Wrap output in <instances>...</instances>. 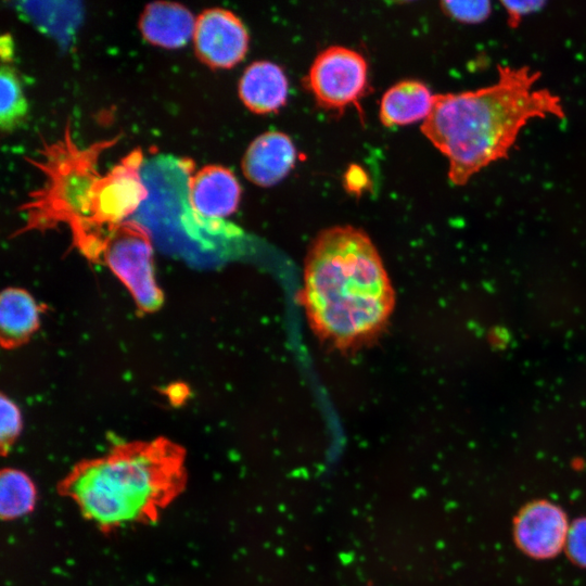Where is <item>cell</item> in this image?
Masks as SVG:
<instances>
[{"label": "cell", "instance_id": "6da1fadb", "mask_svg": "<svg viewBox=\"0 0 586 586\" xmlns=\"http://www.w3.org/2000/svg\"><path fill=\"white\" fill-rule=\"evenodd\" d=\"M498 80L476 90L436 94L421 130L446 156L448 178L466 184L476 173L507 156L532 118L565 117L560 98L536 89L539 73L501 66Z\"/></svg>", "mask_w": 586, "mask_h": 586}, {"label": "cell", "instance_id": "7a4b0ae2", "mask_svg": "<svg viewBox=\"0 0 586 586\" xmlns=\"http://www.w3.org/2000/svg\"><path fill=\"white\" fill-rule=\"evenodd\" d=\"M304 307L314 331L339 348L378 334L394 306V291L381 257L361 230L326 229L305 262Z\"/></svg>", "mask_w": 586, "mask_h": 586}, {"label": "cell", "instance_id": "3957f363", "mask_svg": "<svg viewBox=\"0 0 586 586\" xmlns=\"http://www.w3.org/2000/svg\"><path fill=\"white\" fill-rule=\"evenodd\" d=\"M184 453L166 438L130 443L80 462L62 481V494L103 528L153 521L184 485Z\"/></svg>", "mask_w": 586, "mask_h": 586}, {"label": "cell", "instance_id": "277c9868", "mask_svg": "<svg viewBox=\"0 0 586 586\" xmlns=\"http://www.w3.org/2000/svg\"><path fill=\"white\" fill-rule=\"evenodd\" d=\"M117 140L118 137L79 149L72 141L67 124L62 140L52 144L42 141L41 160H27L44 174V182L20 207L26 214V225L20 232L66 224L73 241L79 238L87 227L94 186L101 176L97 170L99 155Z\"/></svg>", "mask_w": 586, "mask_h": 586}, {"label": "cell", "instance_id": "5b68a950", "mask_svg": "<svg viewBox=\"0 0 586 586\" xmlns=\"http://www.w3.org/2000/svg\"><path fill=\"white\" fill-rule=\"evenodd\" d=\"M142 158L141 149H135L98 179L87 227L74 241L90 260L98 262L105 237L146 199L139 175Z\"/></svg>", "mask_w": 586, "mask_h": 586}, {"label": "cell", "instance_id": "8992f818", "mask_svg": "<svg viewBox=\"0 0 586 586\" xmlns=\"http://www.w3.org/2000/svg\"><path fill=\"white\" fill-rule=\"evenodd\" d=\"M99 260L129 290L138 307L155 311L164 297L154 276L153 247L148 230L135 220H125L105 237Z\"/></svg>", "mask_w": 586, "mask_h": 586}, {"label": "cell", "instance_id": "52a82bcc", "mask_svg": "<svg viewBox=\"0 0 586 586\" xmlns=\"http://www.w3.org/2000/svg\"><path fill=\"white\" fill-rule=\"evenodd\" d=\"M305 84L320 106L343 111L368 88L367 61L352 49L329 47L314 60Z\"/></svg>", "mask_w": 586, "mask_h": 586}, {"label": "cell", "instance_id": "ba28073f", "mask_svg": "<svg viewBox=\"0 0 586 586\" xmlns=\"http://www.w3.org/2000/svg\"><path fill=\"white\" fill-rule=\"evenodd\" d=\"M193 41L202 63L211 68H231L246 55L249 33L234 13L213 8L196 17Z\"/></svg>", "mask_w": 586, "mask_h": 586}, {"label": "cell", "instance_id": "9c48e42d", "mask_svg": "<svg viewBox=\"0 0 586 586\" xmlns=\"http://www.w3.org/2000/svg\"><path fill=\"white\" fill-rule=\"evenodd\" d=\"M569 521L564 510L547 500L525 504L513 519L512 534L518 549L530 558L548 560L565 546Z\"/></svg>", "mask_w": 586, "mask_h": 586}, {"label": "cell", "instance_id": "30bf717a", "mask_svg": "<svg viewBox=\"0 0 586 586\" xmlns=\"http://www.w3.org/2000/svg\"><path fill=\"white\" fill-rule=\"evenodd\" d=\"M241 186L228 168L206 165L192 175L188 199L195 219H220L233 214L241 199ZM206 224V222H205Z\"/></svg>", "mask_w": 586, "mask_h": 586}, {"label": "cell", "instance_id": "8fae6325", "mask_svg": "<svg viewBox=\"0 0 586 586\" xmlns=\"http://www.w3.org/2000/svg\"><path fill=\"white\" fill-rule=\"evenodd\" d=\"M295 161L296 149L291 138L281 131H266L251 142L241 166L247 180L270 187L290 173Z\"/></svg>", "mask_w": 586, "mask_h": 586}, {"label": "cell", "instance_id": "7c38bea8", "mask_svg": "<svg viewBox=\"0 0 586 586\" xmlns=\"http://www.w3.org/2000/svg\"><path fill=\"white\" fill-rule=\"evenodd\" d=\"M195 21L193 14L179 3L155 1L145 5L139 29L148 42L177 49L186 46L193 36Z\"/></svg>", "mask_w": 586, "mask_h": 586}, {"label": "cell", "instance_id": "4fadbf2b", "mask_svg": "<svg viewBox=\"0 0 586 586\" xmlns=\"http://www.w3.org/2000/svg\"><path fill=\"white\" fill-rule=\"evenodd\" d=\"M288 88V78L281 67L269 61H256L244 71L239 95L251 112L268 114L285 104Z\"/></svg>", "mask_w": 586, "mask_h": 586}, {"label": "cell", "instance_id": "5bb4252c", "mask_svg": "<svg viewBox=\"0 0 586 586\" xmlns=\"http://www.w3.org/2000/svg\"><path fill=\"white\" fill-rule=\"evenodd\" d=\"M434 98L430 89L420 81H399L383 94L380 120L386 127L424 120L432 111Z\"/></svg>", "mask_w": 586, "mask_h": 586}, {"label": "cell", "instance_id": "9a60e30c", "mask_svg": "<svg viewBox=\"0 0 586 586\" xmlns=\"http://www.w3.org/2000/svg\"><path fill=\"white\" fill-rule=\"evenodd\" d=\"M39 326V307L23 289L8 288L0 297V339L4 348L25 343Z\"/></svg>", "mask_w": 586, "mask_h": 586}, {"label": "cell", "instance_id": "2e32d148", "mask_svg": "<svg viewBox=\"0 0 586 586\" xmlns=\"http://www.w3.org/2000/svg\"><path fill=\"white\" fill-rule=\"evenodd\" d=\"M37 498L35 484L21 470L7 468L0 475V514L14 520L31 512Z\"/></svg>", "mask_w": 586, "mask_h": 586}, {"label": "cell", "instance_id": "e0dca14e", "mask_svg": "<svg viewBox=\"0 0 586 586\" xmlns=\"http://www.w3.org/2000/svg\"><path fill=\"white\" fill-rule=\"evenodd\" d=\"M0 126L2 131H12L27 115V102L14 68L2 64L0 73Z\"/></svg>", "mask_w": 586, "mask_h": 586}, {"label": "cell", "instance_id": "ac0fdd59", "mask_svg": "<svg viewBox=\"0 0 586 586\" xmlns=\"http://www.w3.org/2000/svg\"><path fill=\"white\" fill-rule=\"evenodd\" d=\"M0 403V441L2 453H5L21 433L22 416L17 406L3 394Z\"/></svg>", "mask_w": 586, "mask_h": 586}, {"label": "cell", "instance_id": "d6986e66", "mask_svg": "<svg viewBox=\"0 0 586 586\" xmlns=\"http://www.w3.org/2000/svg\"><path fill=\"white\" fill-rule=\"evenodd\" d=\"M442 8L453 18L469 24L481 23L491 13L488 1H444Z\"/></svg>", "mask_w": 586, "mask_h": 586}, {"label": "cell", "instance_id": "ffe728a7", "mask_svg": "<svg viewBox=\"0 0 586 586\" xmlns=\"http://www.w3.org/2000/svg\"><path fill=\"white\" fill-rule=\"evenodd\" d=\"M564 550L574 565L586 569V517L577 518L571 523Z\"/></svg>", "mask_w": 586, "mask_h": 586}, {"label": "cell", "instance_id": "44dd1931", "mask_svg": "<svg viewBox=\"0 0 586 586\" xmlns=\"http://www.w3.org/2000/svg\"><path fill=\"white\" fill-rule=\"evenodd\" d=\"M544 4L545 2L543 1H505L502 2V5L505 7L509 16V23L513 27L519 24L521 17L538 11Z\"/></svg>", "mask_w": 586, "mask_h": 586}, {"label": "cell", "instance_id": "7402d4cb", "mask_svg": "<svg viewBox=\"0 0 586 586\" xmlns=\"http://www.w3.org/2000/svg\"><path fill=\"white\" fill-rule=\"evenodd\" d=\"M0 55L1 60L4 63H8L12 60L13 56V40L9 34H4L0 39Z\"/></svg>", "mask_w": 586, "mask_h": 586}]
</instances>
